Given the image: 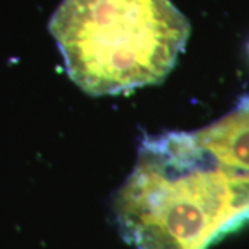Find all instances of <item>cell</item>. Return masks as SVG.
Masks as SVG:
<instances>
[{"mask_svg": "<svg viewBox=\"0 0 249 249\" xmlns=\"http://www.w3.org/2000/svg\"><path fill=\"white\" fill-rule=\"evenodd\" d=\"M50 32L73 83L107 96L165 79L190 24L170 0H62Z\"/></svg>", "mask_w": 249, "mask_h": 249, "instance_id": "obj_2", "label": "cell"}, {"mask_svg": "<svg viewBox=\"0 0 249 249\" xmlns=\"http://www.w3.org/2000/svg\"><path fill=\"white\" fill-rule=\"evenodd\" d=\"M114 213L133 249H208L249 220V172L217 162L194 133L147 137Z\"/></svg>", "mask_w": 249, "mask_h": 249, "instance_id": "obj_1", "label": "cell"}]
</instances>
